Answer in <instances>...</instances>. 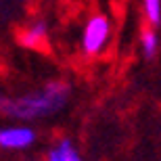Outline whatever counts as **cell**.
<instances>
[{"label": "cell", "instance_id": "cell-1", "mask_svg": "<svg viewBox=\"0 0 161 161\" xmlns=\"http://www.w3.org/2000/svg\"><path fill=\"white\" fill-rule=\"evenodd\" d=\"M67 96H69V86L65 82H50L34 94H25L13 101H2V111L13 119H40V117L59 111L65 105Z\"/></svg>", "mask_w": 161, "mask_h": 161}, {"label": "cell", "instance_id": "cell-2", "mask_svg": "<svg viewBox=\"0 0 161 161\" xmlns=\"http://www.w3.org/2000/svg\"><path fill=\"white\" fill-rule=\"evenodd\" d=\"M109 31H111V25H109L107 17H103V15L90 17L86 27H84V36H82L84 50L88 54L101 53L103 46H105L107 40H109Z\"/></svg>", "mask_w": 161, "mask_h": 161}, {"label": "cell", "instance_id": "cell-3", "mask_svg": "<svg viewBox=\"0 0 161 161\" xmlns=\"http://www.w3.org/2000/svg\"><path fill=\"white\" fill-rule=\"evenodd\" d=\"M36 142V132L27 125H13L0 130V147L2 149H27Z\"/></svg>", "mask_w": 161, "mask_h": 161}, {"label": "cell", "instance_id": "cell-4", "mask_svg": "<svg viewBox=\"0 0 161 161\" xmlns=\"http://www.w3.org/2000/svg\"><path fill=\"white\" fill-rule=\"evenodd\" d=\"M46 34H48L46 23H44V21H38V23L30 25V27L25 30V34L21 36V44L34 48V46H38V44H42V42L46 40Z\"/></svg>", "mask_w": 161, "mask_h": 161}, {"label": "cell", "instance_id": "cell-5", "mask_svg": "<svg viewBox=\"0 0 161 161\" xmlns=\"http://www.w3.org/2000/svg\"><path fill=\"white\" fill-rule=\"evenodd\" d=\"M46 161H82V159H80V155L75 153V149H73V144L69 140H61L50 151V155H48Z\"/></svg>", "mask_w": 161, "mask_h": 161}, {"label": "cell", "instance_id": "cell-6", "mask_svg": "<svg viewBox=\"0 0 161 161\" xmlns=\"http://www.w3.org/2000/svg\"><path fill=\"white\" fill-rule=\"evenodd\" d=\"M144 15L153 25L161 23V0H142Z\"/></svg>", "mask_w": 161, "mask_h": 161}, {"label": "cell", "instance_id": "cell-7", "mask_svg": "<svg viewBox=\"0 0 161 161\" xmlns=\"http://www.w3.org/2000/svg\"><path fill=\"white\" fill-rule=\"evenodd\" d=\"M140 42H142V53H144V57H147V59L155 57V53H157V36H155V34H153L151 30H144Z\"/></svg>", "mask_w": 161, "mask_h": 161}]
</instances>
